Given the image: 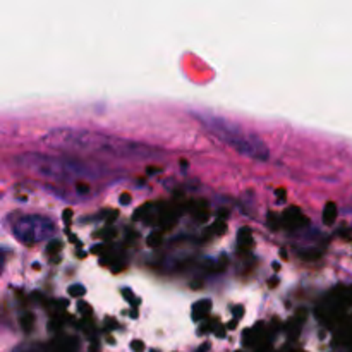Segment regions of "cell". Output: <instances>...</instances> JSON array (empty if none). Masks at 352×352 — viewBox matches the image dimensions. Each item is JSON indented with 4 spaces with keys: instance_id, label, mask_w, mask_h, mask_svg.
<instances>
[{
    "instance_id": "8fae6325",
    "label": "cell",
    "mask_w": 352,
    "mask_h": 352,
    "mask_svg": "<svg viewBox=\"0 0 352 352\" xmlns=\"http://www.w3.org/2000/svg\"><path fill=\"white\" fill-rule=\"evenodd\" d=\"M60 250V243H52L50 248H48V253H54V251Z\"/></svg>"
},
{
    "instance_id": "30bf717a",
    "label": "cell",
    "mask_w": 352,
    "mask_h": 352,
    "mask_svg": "<svg viewBox=\"0 0 352 352\" xmlns=\"http://www.w3.org/2000/svg\"><path fill=\"white\" fill-rule=\"evenodd\" d=\"M131 347H133V351H136V352H141V351H143V342H140V340H134V342H133V346H131Z\"/></svg>"
},
{
    "instance_id": "6da1fadb",
    "label": "cell",
    "mask_w": 352,
    "mask_h": 352,
    "mask_svg": "<svg viewBox=\"0 0 352 352\" xmlns=\"http://www.w3.org/2000/svg\"><path fill=\"white\" fill-rule=\"evenodd\" d=\"M41 144L48 150L60 151L62 155H102L119 160H158L164 158V151L138 141L109 134L93 133L88 129L55 127L41 136Z\"/></svg>"
},
{
    "instance_id": "ba28073f",
    "label": "cell",
    "mask_w": 352,
    "mask_h": 352,
    "mask_svg": "<svg viewBox=\"0 0 352 352\" xmlns=\"http://www.w3.org/2000/svg\"><path fill=\"white\" fill-rule=\"evenodd\" d=\"M69 294L74 296V298H79V296H85L86 294V289L82 287V285L74 284V285H71V287H69Z\"/></svg>"
},
{
    "instance_id": "52a82bcc",
    "label": "cell",
    "mask_w": 352,
    "mask_h": 352,
    "mask_svg": "<svg viewBox=\"0 0 352 352\" xmlns=\"http://www.w3.org/2000/svg\"><path fill=\"white\" fill-rule=\"evenodd\" d=\"M251 230L250 229H246V227H244V229H241L239 230V236H237V243H239V246H243V248H248L251 244Z\"/></svg>"
},
{
    "instance_id": "7c38bea8",
    "label": "cell",
    "mask_w": 352,
    "mask_h": 352,
    "mask_svg": "<svg viewBox=\"0 0 352 352\" xmlns=\"http://www.w3.org/2000/svg\"><path fill=\"white\" fill-rule=\"evenodd\" d=\"M120 203H122V205H129L131 196L127 195V192H126V195H122V196H120Z\"/></svg>"
},
{
    "instance_id": "3957f363",
    "label": "cell",
    "mask_w": 352,
    "mask_h": 352,
    "mask_svg": "<svg viewBox=\"0 0 352 352\" xmlns=\"http://www.w3.org/2000/svg\"><path fill=\"white\" fill-rule=\"evenodd\" d=\"M195 117L213 136L219 138L223 144L230 146L234 151L243 155V157H248L256 162H268V158H270V150H268L267 143L256 133L243 129V127L237 126L232 120L215 116V113L203 112L195 113Z\"/></svg>"
},
{
    "instance_id": "7a4b0ae2",
    "label": "cell",
    "mask_w": 352,
    "mask_h": 352,
    "mask_svg": "<svg viewBox=\"0 0 352 352\" xmlns=\"http://www.w3.org/2000/svg\"><path fill=\"white\" fill-rule=\"evenodd\" d=\"M16 164L38 177L54 182H74L78 186L81 182L98 181L103 177L102 168L72 155L28 151L17 155Z\"/></svg>"
},
{
    "instance_id": "8992f818",
    "label": "cell",
    "mask_w": 352,
    "mask_h": 352,
    "mask_svg": "<svg viewBox=\"0 0 352 352\" xmlns=\"http://www.w3.org/2000/svg\"><path fill=\"white\" fill-rule=\"evenodd\" d=\"M336 220H337L336 203H327L325 210H323V223H325V226H332Z\"/></svg>"
},
{
    "instance_id": "277c9868",
    "label": "cell",
    "mask_w": 352,
    "mask_h": 352,
    "mask_svg": "<svg viewBox=\"0 0 352 352\" xmlns=\"http://www.w3.org/2000/svg\"><path fill=\"white\" fill-rule=\"evenodd\" d=\"M57 232V227L48 217L24 215L12 223V234L19 243L38 244L48 241Z\"/></svg>"
},
{
    "instance_id": "5bb4252c",
    "label": "cell",
    "mask_w": 352,
    "mask_h": 352,
    "mask_svg": "<svg viewBox=\"0 0 352 352\" xmlns=\"http://www.w3.org/2000/svg\"><path fill=\"white\" fill-rule=\"evenodd\" d=\"M151 352H158V351H151Z\"/></svg>"
},
{
    "instance_id": "9c48e42d",
    "label": "cell",
    "mask_w": 352,
    "mask_h": 352,
    "mask_svg": "<svg viewBox=\"0 0 352 352\" xmlns=\"http://www.w3.org/2000/svg\"><path fill=\"white\" fill-rule=\"evenodd\" d=\"M122 294H124V298H126L127 301H129L131 305H133V306H138V305H140V301H138V299H136V296H134L133 292L129 291V289H124Z\"/></svg>"
},
{
    "instance_id": "5b68a950",
    "label": "cell",
    "mask_w": 352,
    "mask_h": 352,
    "mask_svg": "<svg viewBox=\"0 0 352 352\" xmlns=\"http://www.w3.org/2000/svg\"><path fill=\"white\" fill-rule=\"evenodd\" d=\"M210 308H212V301H210V299H203V301L196 302L195 308H192V316H195V320H201L203 316L210 311Z\"/></svg>"
},
{
    "instance_id": "4fadbf2b",
    "label": "cell",
    "mask_w": 352,
    "mask_h": 352,
    "mask_svg": "<svg viewBox=\"0 0 352 352\" xmlns=\"http://www.w3.org/2000/svg\"><path fill=\"white\" fill-rule=\"evenodd\" d=\"M148 243L153 244V246H157V244H160V236H153V237H150V239H148Z\"/></svg>"
}]
</instances>
